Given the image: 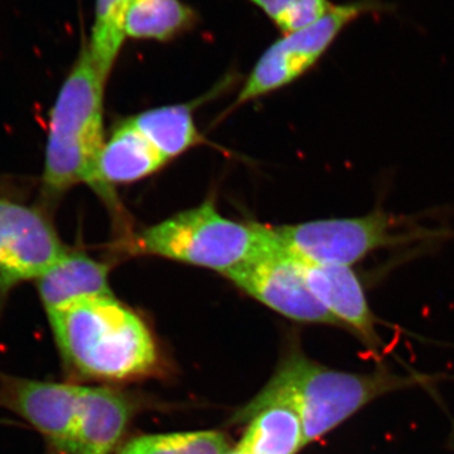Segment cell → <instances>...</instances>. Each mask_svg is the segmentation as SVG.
Here are the masks:
<instances>
[{
    "mask_svg": "<svg viewBox=\"0 0 454 454\" xmlns=\"http://www.w3.org/2000/svg\"><path fill=\"white\" fill-rule=\"evenodd\" d=\"M225 435L214 430L139 435L118 448L116 454H226Z\"/></svg>",
    "mask_w": 454,
    "mask_h": 454,
    "instance_id": "obj_18",
    "label": "cell"
},
{
    "mask_svg": "<svg viewBox=\"0 0 454 454\" xmlns=\"http://www.w3.org/2000/svg\"><path fill=\"white\" fill-rule=\"evenodd\" d=\"M129 121L167 160L184 153L202 140L192 110L187 106L158 107Z\"/></svg>",
    "mask_w": 454,
    "mask_h": 454,
    "instance_id": "obj_15",
    "label": "cell"
},
{
    "mask_svg": "<svg viewBox=\"0 0 454 454\" xmlns=\"http://www.w3.org/2000/svg\"><path fill=\"white\" fill-rule=\"evenodd\" d=\"M67 253L41 211L0 197V293L37 280Z\"/></svg>",
    "mask_w": 454,
    "mask_h": 454,
    "instance_id": "obj_8",
    "label": "cell"
},
{
    "mask_svg": "<svg viewBox=\"0 0 454 454\" xmlns=\"http://www.w3.org/2000/svg\"><path fill=\"white\" fill-rule=\"evenodd\" d=\"M195 13L181 0H131L124 31L134 40L167 41L192 26Z\"/></svg>",
    "mask_w": 454,
    "mask_h": 454,
    "instance_id": "obj_16",
    "label": "cell"
},
{
    "mask_svg": "<svg viewBox=\"0 0 454 454\" xmlns=\"http://www.w3.org/2000/svg\"><path fill=\"white\" fill-rule=\"evenodd\" d=\"M106 80L98 73L88 46L59 90L51 110L44 158V195L56 197L77 184L113 201L101 184L98 162L104 146L103 95Z\"/></svg>",
    "mask_w": 454,
    "mask_h": 454,
    "instance_id": "obj_3",
    "label": "cell"
},
{
    "mask_svg": "<svg viewBox=\"0 0 454 454\" xmlns=\"http://www.w3.org/2000/svg\"><path fill=\"white\" fill-rule=\"evenodd\" d=\"M424 380L423 376L397 375L384 366L372 373L337 372L293 352L264 389L236 414L234 422H247L262 406L282 403L300 415L307 446L373 400L417 387Z\"/></svg>",
    "mask_w": 454,
    "mask_h": 454,
    "instance_id": "obj_1",
    "label": "cell"
},
{
    "mask_svg": "<svg viewBox=\"0 0 454 454\" xmlns=\"http://www.w3.org/2000/svg\"><path fill=\"white\" fill-rule=\"evenodd\" d=\"M49 319L65 363L83 378L130 380L157 366L151 331L114 295L76 301Z\"/></svg>",
    "mask_w": 454,
    "mask_h": 454,
    "instance_id": "obj_2",
    "label": "cell"
},
{
    "mask_svg": "<svg viewBox=\"0 0 454 454\" xmlns=\"http://www.w3.org/2000/svg\"><path fill=\"white\" fill-rule=\"evenodd\" d=\"M269 226L226 219L212 201L143 230L134 252L212 269L225 276L270 241Z\"/></svg>",
    "mask_w": 454,
    "mask_h": 454,
    "instance_id": "obj_4",
    "label": "cell"
},
{
    "mask_svg": "<svg viewBox=\"0 0 454 454\" xmlns=\"http://www.w3.org/2000/svg\"><path fill=\"white\" fill-rule=\"evenodd\" d=\"M270 230V227H269ZM225 274L260 303L293 321L342 327L307 286L301 262L274 240Z\"/></svg>",
    "mask_w": 454,
    "mask_h": 454,
    "instance_id": "obj_7",
    "label": "cell"
},
{
    "mask_svg": "<svg viewBox=\"0 0 454 454\" xmlns=\"http://www.w3.org/2000/svg\"><path fill=\"white\" fill-rule=\"evenodd\" d=\"M131 417L127 396L106 387H82L71 454H110Z\"/></svg>",
    "mask_w": 454,
    "mask_h": 454,
    "instance_id": "obj_11",
    "label": "cell"
},
{
    "mask_svg": "<svg viewBox=\"0 0 454 454\" xmlns=\"http://www.w3.org/2000/svg\"><path fill=\"white\" fill-rule=\"evenodd\" d=\"M298 260L307 286L325 309L342 327L356 334L367 348L372 351L380 348L381 340L376 330L378 319L370 309L364 284L352 268Z\"/></svg>",
    "mask_w": 454,
    "mask_h": 454,
    "instance_id": "obj_10",
    "label": "cell"
},
{
    "mask_svg": "<svg viewBox=\"0 0 454 454\" xmlns=\"http://www.w3.org/2000/svg\"><path fill=\"white\" fill-rule=\"evenodd\" d=\"M130 3L131 0H97L95 22L88 47L106 82L127 38L124 25Z\"/></svg>",
    "mask_w": 454,
    "mask_h": 454,
    "instance_id": "obj_17",
    "label": "cell"
},
{
    "mask_svg": "<svg viewBox=\"0 0 454 454\" xmlns=\"http://www.w3.org/2000/svg\"><path fill=\"white\" fill-rule=\"evenodd\" d=\"M382 0H356L334 5L315 25L286 35L260 57L236 104L247 103L284 88L313 67L340 32L358 18L393 11Z\"/></svg>",
    "mask_w": 454,
    "mask_h": 454,
    "instance_id": "obj_6",
    "label": "cell"
},
{
    "mask_svg": "<svg viewBox=\"0 0 454 454\" xmlns=\"http://www.w3.org/2000/svg\"><path fill=\"white\" fill-rule=\"evenodd\" d=\"M226 454H245V453L240 452V450H236V448H234V450H230L229 452H227Z\"/></svg>",
    "mask_w": 454,
    "mask_h": 454,
    "instance_id": "obj_20",
    "label": "cell"
},
{
    "mask_svg": "<svg viewBox=\"0 0 454 454\" xmlns=\"http://www.w3.org/2000/svg\"><path fill=\"white\" fill-rule=\"evenodd\" d=\"M167 162L130 121H127L104 143L98 162V177L112 191L114 184H131L153 175Z\"/></svg>",
    "mask_w": 454,
    "mask_h": 454,
    "instance_id": "obj_13",
    "label": "cell"
},
{
    "mask_svg": "<svg viewBox=\"0 0 454 454\" xmlns=\"http://www.w3.org/2000/svg\"><path fill=\"white\" fill-rule=\"evenodd\" d=\"M404 225L402 219L378 208L364 216L269 227L276 243L297 258L352 268L379 250L438 236L426 230L403 232Z\"/></svg>",
    "mask_w": 454,
    "mask_h": 454,
    "instance_id": "obj_5",
    "label": "cell"
},
{
    "mask_svg": "<svg viewBox=\"0 0 454 454\" xmlns=\"http://www.w3.org/2000/svg\"><path fill=\"white\" fill-rule=\"evenodd\" d=\"M286 35L315 25L333 7L330 0H250Z\"/></svg>",
    "mask_w": 454,
    "mask_h": 454,
    "instance_id": "obj_19",
    "label": "cell"
},
{
    "mask_svg": "<svg viewBox=\"0 0 454 454\" xmlns=\"http://www.w3.org/2000/svg\"><path fill=\"white\" fill-rule=\"evenodd\" d=\"M110 267L83 253L66 254L38 278L37 286L47 315L88 298L113 295Z\"/></svg>",
    "mask_w": 454,
    "mask_h": 454,
    "instance_id": "obj_12",
    "label": "cell"
},
{
    "mask_svg": "<svg viewBox=\"0 0 454 454\" xmlns=\"http://www.w3.org/2000/svg\"><path fill=\"white\" fill-rule=\"evenodd\" d=\"M82 385L0 375V406L14 411L57 452H73Z\"/></svg>",
    "mask_w": 454,
    "mask_h": 454,
    "instance_id": "obj_9",
    "label": "cell"
},
{
    "mask_svg": "<svg viewBox=\"0 0 454 454\" xmlns=\"http://www.w3.org/2000/svg\"><path fill=\"white\" fill-rule=\"evenodd\" d=\"M236 450L245 454H297L304 443L300 415L292 406L273 403L252 415Z\"/></svg>",
    "mask_w": 454,
    "mask_h": 454,
    "instance_id": "obj_14",
    "label": "cell"
}]
</instances>
